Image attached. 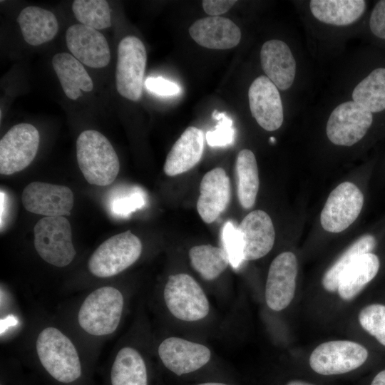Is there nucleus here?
Here are the masks:
<instances>
[{"label": "nucleus", "instance_id": "obj_18", "mask_svg": "<svg viewBox=\"0 0 385 385\" xmlns=\"http://www.w3.org/2000/svg\"><path fill=\"white\" fill-rule=\"evenodd\" d=\"M231 198L230 178L222 168L205 173L200 185L197 210L207 224L213 222L227 208Z\"/></svg>", "mask_w": 385, "mask_h": 385}, {"label": "nucleus", "instance_id": "obj_41", "mask_svg": "<svg viewBox=\"0 0 385 385\" xmlns=\"http://www.w3.org/2000/svg\"><path fill=\"white\" fill-rule=\"evenodd\" d=\"M197 385H227V384L220 383V382H206V383H202Z\"/></svg>", "mask_w": 385, "mask_h": 385}, {"label": "nucleus", "instance_id": "obj_38", "mask_svg": "<svg viewBox=\"0 0 385 385\" xmlns=\"http://www.w3.org/2000/svg\"><path fill=\"white\" fill-rule=\"evenodd\" d=\"M236 2L235 0H204L202 7L207 14L219 16L226 13Z\"/></svg>", "mask_w": 385, "mask_h": 385}, {"label": "nucleus", "instance_id": "obj_27", "mask_svg": "<svg viewBox=\"0 0 385 385\" xmlns=\"http://www.w3.org/2000/svg\"><path fill=\"white\" fill-rule=\"evenodd\" d=\"M235 174L239 202L243 208L250 209L255 203L260 186L258 168L252 151L243 149L239 152Z\"/></svg>", "mask_w": 385, "mask_h": 385}, {"label": "nucleus", "instance_id": "obj_14", "mask_svg": "<svg viewBox=\"0 0 385 385\" xmlns=\"http://www.w3.org/2000/svg\"><path fill=\"white\" fill-rule=\"evenodd\" d=\"M66 41L72 56L86 66L100 68L110 62L107 40L96 29L81 24L72 25L66 31Z\"/></svg>", "mask_w": 385, "mask_h": 385}, {"label": "nucleus", "instance_id": "obj_20", "mask_svg": "<svg viewBox=\"0 0 385 385\" xmlns=\"http://www.w3.org/2000/svg\"><path fill=\"white\" fill-rule=\"evenodd\" d=\"M260 61L267 77L277 88L287 90L292 85L296 63L286 43L277 39L266 41L261 48Z\"/></svg>", "mask_w": 385, "mask_h": 385}, {"label": "nucleus", "instance_id": "obj_15", "mask_svg": "<svg viewBox=\"0 0 385 385\" xmlns=\"http://www.w3.org/2000/svg\"><path fill=\"white\" fill-rule=\"evenodd\" d=\"M158 352L163 365L178 376L200 369L211 355L207 346L175 337L164 339Z\"/></svg>", "mask_w": 385, "mask_h": 385}, {"label": "nucleus", "instance_id": "obj_33", "mask_svg": "<svg viewBox=\"0 0 385 385\" xmlns=\"http://www.w3.org/2000/svg\"><path fill=\"white\" fill-rule=\"evenodd\" d=\"M222 248L227 252L230 264L237 268L244 261L242 257V243L238 228L230 220L226 222L221 230Z\"/></svg>", "mask_w": 385, "mask_h": 385}, {"label": "nucleus", "instance_id": "obj_21", "mask_svg": "<svg viewBox=\"0 0 385 385\" xmlns=\"http://www.w3.org/2000/svg\"><path fill=\"white\" fill-rule=\"evenodd\" d=\"M203 132L194 126L187 128L169 151L163 170L168 176H176L192 168L204 150Z\"/></svg>", "mask_w": 385, "mask_h": 385}, {"label": "nucleus", "instance_id": "obj_34", "mask_svg": "<svg viewBox=\"0 0 385 385\" xmlns=\"http://www.w3.org/2000/svg\"><path fill=\"white\" fill-rule=\"evenodd\" d=\"M212 118L218 121L215 130L207 131L205 135L207 143L211 147H225L234 141L235 130L232 120L225 113L214 111Z\"/></svg>", "mask_w": 385, "mask_h": 385}, {"label": "nucleus", "instance_id": "obj_36", "mask_svg": "<svg viewBox=\"0 0 385 385\" xmlns=\"http://www.w3.org/2000/svg\"><path fill=\"white\" fill-rule=\"evenodd\" d=\"M371 32L377 37L385 39V0L374 6L369 20Z\"/></svg>", "mask_w": 385, "mask_h": 385}, {"label": "nucleus", "instance_id": "obj_2", "mask_svg": "<svg viewBox=\"0 0 385 385\" xmlns=\"http://www.w3.org/2000/svg\"><path fill=\"white\" fill-rule=\"evenodd\" d=\"M36 350L46 371L61 383H71L81 375L78 351L70 338L54 327L43 328L38 334Z\"/></svg>", "mask_w": 385, "mask_h": 385}, {"label": "nucleus", "instance_id": "obj_3", "mask_svg": "<svg viewBox=\"0 0 385 385\" xmlns=\"http://www.w3.org/2000/svg\"><path fill=\"white\" fill-rule=\"evenodd\" d=\"M123 304V296L117 288L111 286L97 288L83 301L78 312V324L92 336L111 334L120 324Z\"/></svg>", "mask_w": 385, "mask_h": 385}, {"label": "nucleus", "instance_id": "obj_31", "mask_svg": "<svg viewBox=\"0 0 385 385\" xmlns=\"http://www.w3.org/2000/svg\"><path fill=\"white\" fill-rule=\"evenodd\" d=\"M72 11L81 24L101 30L111 26V9L105 0H75Z\"/></svg>", "mask_w": 385, "mask_h": 385}, {"label": "nucleus", "instance_id": "obj_16", "mask_svg": "<svg viewBox=\"0 0 385 385\" xmlns=\"http://www.w3.org/2000/svg\"><path fill=\"white\" fill-rule=\"evenodd\" d=\"M250 108L257 123L273 131L283 123V107L277 86L265 76L257 77L248 91Z\"/></svg>", "mask_w": 385, "mask_h": 385}, {"label": "nucleus", "instance_id": "obj_35", "mask_svg": "<svg viewBox=\"0 0 385 385\" xmlns=\"http://www.w3.org/2000/svg\"><path fill=\"white\" fill-rule=\"evenodd\" d=\"M145 86L150 93L160 96H177L181 92L179 85L161 76L147 78Z\"/></svg>", "mask_w": 385, "mask_h": 385}, {"label": "nucleus", "instance_id": "obj_26", "mask_svg": "<svg viewBox=\"0 0 385 385\" xmlns=\"http://www.w3.org/2000/svg\"><path fill=\"white\" fill-rule=\"evenodd\" d=\"M111 379L112 385H148L145 363L135 349L125 346L118 351Z\"/></svg>", "mask_w": 385, "mask_h": 385}, {"label": "nucleus", "instance_id": "obj_39", "mask_svg": "<svg viewBox=\"0 0 385 385\" xmlns=\"http://www.w3.org/2000/svg\"><path fill=\"white\" fill-rule=\"evenodd\" d=\"M371 385H385V369L375 376Z\"/></svg>", "mask_w": 385, "mask_h": 385}, {"label": "nucleus", "instance_id": "obj_40", "mask_svg": "<svg viewBox=\"0 0 385 385\" xmlns=\"http://www.w3.org/2000/svg\"><path fill=\"white\" fill-rule=\"evenodd\" d=\"M286 385H314L301 380H293L289 381Z\"/></svg>", "mask_w": 385, "mask_h": 385}, {"label": "nucleus", "instance_id": "obj_19", "mask_svg": "<svg viewBox=\"0 0 385 385\" xmlns=\"http://www.w3.org/2000/svg\"><path fill=\"white\" fill-rule=\"evenodd\" d=\"M189 34L197 44L211 49L232 48L241 39L240 28L230 19L220 16L195 21Z\"/></svg>", "mask_w": 385, "mask_h": 385}, {"label": "nucleus", "instance_id": "obj_7", "mask_svg": "<svg viewBox=\"0 0 385 385\" xmlns=\"http://www.w3.org/2000/svg\"><path fill=\"white\" fill-rule=\"evenodd\" d=\"M147 61L146 50L137 37H124L118 46L115 83L123 97L138 101L142 95L143 81Z\"/></svg>", "mask_w": 385, "mask_h": 385}, {"label": "nucleus", "instance_id": "obj_22", "mask_svg": "<svg viewBox=\"0 0 385 385\" xmlns=\"http://www.w3.org/2000/svg\"><path fill=\"white\" fill-rule=\"evenodd\" d=\"M52 65L66 96L76 100L82 96L81 91L90 92L93 88L91 78L83 63L68 53L53 56Z\"/></svg>", "mask_w": 385, "mask_h": 385}, {"label": "nucleus", "instance_id": "obj_9", "mask_svg": "<svg viewBox=\"0 0 385 385\" xmlns=\"http://www.w3.org/2000/svg\"><path fill=\"white\" fill-rule=\"evenodd\" d=\"M39 140L38 131L31 124L10 128L0 140V173L12 175L28 167L36 157Z\"/></svg>", "mask_w": 385, "mask_h": 385}, {"label": "nucleus", "instance_id": "obj_37", "mask_svg": "<svg viewBox=\"0 0 385 385\" xmlns=\"http://www.w3.org/2000/svg\"><path fill=\"white\" fill-rule=\"evenodd\" d=\"M143 204V197L139 193H134L116 201L113 210L116 213L127 215L140 208Z\"/></svg>", "mask_w": 385, "mask_h": 385}, {"label": "nucleus", "instance_id": "obj_23", "mask_svg": "<svg viewBox=\"0 0 385 385\" xmlns=\"http://www.w3.org/2000/svg\"><path fill=\"white\" fill-rule=\"evenodd\" d=\"M16 21L25 41L32 46L50 41L58 30V23L54 14L38 6L24 8Z\"/></svg>", "mask_w": 385, "mask_h": 385}, {"label": "nucleus", "instance_id": "obj_6", "mask_svg": "<svg viewBox=\"0 0 385 385\" xmlns=\"http://www.w3.org/2000/svg\"><path fill=\"white\" fill-rule=\"evenodd\" d=\"M163 297L170 312L180 320L197 321L209 313L210 304L203 289L189 274L169 276Z\"/></svg>", "mask_w": 385, "mask_h": 385}, {"label": "nucleus", "instance_id": "obj_4", "mask_svg": "<svg viewBox=\"0 0 385 385\" xmlns=\"http://www.w3.org/2000/svg\"><path fill=\"white\" fill-rule=\"evenodd\" d=\"M142 252L140 239L130 230L113 235L90 257L88 268L98 277L115 276L135 263Z\"/></svg>", "mask_w": 385, "mask_h": 385}, {"label": "nucleus", "instance_id": "obj_30", "mask_svg": "<svg viewBox=\"0 0 385 385\" xmlns=\"http://www.w3.org/2000/svg\"><path fill=\"white\" fill-rule=\"evenodd\" d=\"M376 245L375 237L364 235L352 243L326 271L322 285L328 292L337 290L340 277L345 270L359 256L370 253Z\"/></svg>", "mask_w": 385, "mask_h": 385}, {"label": "nucleus", "instance_id": "obj_10", "mask_svg": "<svg viewBox=\"0 0 385 385\" xmlns=\"http://www.w3.org/2000/svg\"><path fill=\"white\" fill-rule=\"evenodd\" d=\"M364 204V195L351 182H344L329 194L320 215L322 227L338 233L346 230L358 217Z\"/></svg>", "mask_w": 385, "mask_h": 385}, {"label": "nucleus", "instance_id": "obj_29", "mask_svg": "<svg viewBox=\"0 0 385 385\" xmlns=\"http://www.w3.org/2000/svg\"><path fill=\"white\" fill-rule=\"evenodd\" d=\"M352 98L371 113L385 110V68L374 69L359 82Z\"/></svg>", "mask_w": 385, "mask_h": 385}, {"label": "nucleus", "instance_id": "obj_12", "mask_svg": "<svg viewBox=\"0 0 385 385\" xmlns=\"http://www.w3.org/2000/svg\"><path fill=\"white\" fill-rule=\"evenodd\" d=\"M21 201L30 212L56 217L70 215L74 197L71 190L66 186L32 182L24 189Z\"/></svg>", "mask_w": 385, "mask_h": 385}, {"label": "nucleus", "instance_id": "obj_17", "mask_svg": "<svg viewBox=\"0 0 385 385\" xmlns=\"http://www.w3.org/2000/svg\"><path fill=\"white\" fill-rule=\"evenodd\" d=\"M237 228L242 243L244 261L260 259L272 250L275 232L272 219L265 211L255 210L250 212Z\"/></svg>", "mask_w": 385, "mask_h": 385}, {"label": "nucleus", "instance_id": "obj_13", "mask_svg": "<svg viewBox=\"0 0 385 385\" xmlns=\"http://www.w3.org/2000/svg\"><path fill=\"white\" fill-rule=\"evenodd\" d=\"M297 260L291 252L278 255L272 262L265 285V300L274 311L285 309L294 298Z\"/></svg>", "mask_w": 385, "mask_h": 385}, {"label": "nucleus", "instance_id": "obj_5", "mask_svg": "<svg viewBox=\"0 0 385 385\" xmlns=\"http://www.w3.org/2000/svg\"><path fill=\"white\" fill-rule=\"evenodd\" d=\"M34 246L47 263L63 267L74 259L76 251L72 242L71 226L63 216L45 217L34 228Z\"/></svg>", "mask_w": 385, "mask_h": 385}, {"label": "nucleus", "instance_id": "obj_11", "mask_svg": "<svg viewBox=\"0 0 385 385\" xmlns=\"http://www.w3.org/2000/svg\"><path fill=\"white\" fill-rule=\"evenodd\" d=\"M372 113L353 101L339 105L327 124L329 140L337 145L351 146L360 140L371 125Z\"/></svg>", "mask_w": 385, "mask_h": 385}, {"label": "nucleus", "instance_id": "obj_42", "mask_svg": "<svg viewBox=\"0 0 385 385\" xmlns=\"http://www.w3.org/2000/svg\"><path fill=\"white\" fill-rule=\"evenodd\" d=\"M270 141L271 143H274V142H275V138H273V137H271V138H270Z\"/></svg>", "mask_w": 385, "mask_h": 385}, {"label": "nucleus", "instance_id": "obj_1", "mask_svg": "<svg viewBox=\"0 0 385 385\" xmlns=\"http://www.w3.org/2000/svg\"><path fill=\"white\" fill-rule=\"evenodd\" d=\"M76 157L83 177L91 185H108L118 174V155L110 141L97 130H86L79 135Z\"/></svg>", "mask_w": 385, "mask_h": 385}, {"label": "nucleus", "instance_id": "obj_8", "mask_svg": "<svg viewBox=\"0 0 385 385\" xmlns=\"http://www.w3.org/2000/svg\"><path fill=\"white\" fill-rule=\"evenodd\" d=\"M368 357L366 349L348 340L324 342L317 346L309 356L312 369L322 375H337L361 366Z\"/></svg>", "mask_w": 385, "mask_h": 385}, {"label": "nucleus", "instance_id": "obj_28", "mask_svg": "<svg viewBox=\"0 0 385 385\" xmlns=\"http://www.w3.org/2000/svg\"><path fill=\"white\" fill-rule=\"evenodd\" d=\"M189 257L194 270L207 281L217 278L230 264L225 250L211 245L192 247L189 251Z\"/></svg>", "mask_w": 385, "mask_h": 385}, {"label": "nucleus", "instance_id": "obj_32", "mask_svg": "<svg viewBox=\"0 0 385 385\" xmlns=\"http://www.w3.org/2000/svg\"><path fill=\"white\" fill-rule=\"evenodd\" d=\"M359 321L362 328L385 346V305L372 304L359 312Z\"/></svg>", "mask_w": 385, "mask_h": 385}, {"label": "nucleus", "instance_id": "obj_25", "mask_svg": "<svg viewBox=\"0 0 385 385\" xmlns=\"http://www.w3.org/2000/svg\"><path fill=\"white\" fill-rule=\"evenodd\" d=\"M313 16L319 21L336 26H346L357 21L364 14V0H312Z\"/></svg>", "mask_w": 385, "mask_h": 385}, {"label": "nucleus", "instance_id": "obj_24", "mask_svg": "<svg viewBox=\"0 0 385 385\" xmlns=\"http://www.w3.org/2000/svg\"><path fill=\"white\" fill-rule=\"evenodd\" d=\"M378 257L370 252L358 257L342 274L337 288L339 297L349 300L356 296L377 274Z\"/></svg>", "mask_w": 385, "mask_h": 385}]
</instances>
